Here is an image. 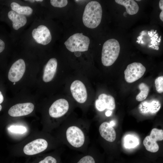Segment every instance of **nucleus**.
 I'll list each match as a JSON object with an SVG mask.
<instances>
[{
    "instance_id": "nucleus-3",
    "label": "nucleus",
    "mask_w": 163,
    "mask_h": 163,
    "mask_svg": "<svg viewBox=\"0 0 163 163\" xmlns=\"http://www.w3.org/2000/svg\"><path fill=\"white\" fill-rule=\"evenodd\" d=\"M120 50L118 41L114 39H110L104 43L102 51L101 60L106 66L112 65L117 59Z\"/></svg>"
},
{
    "instance_id": "nucleus-37",
    "label": "nucleus",
    "mask_w": 163,
    "mask_h": 163,
    "mask_svg": "<svg viewBox=\"0 0 163 163\" xmlns=\"http://www.w3.org/2000/svg\"><path fill=\"white\" fill-rule=\"evenodd\" d=\"M156 30L155 31V32H154V33L155 34L156 33Z\"/></svg>"
},
{
    "instance_id": "nucleus-7",
    "label": "nucleus",
    "mask_w": 163,
    "mask_h": 163,
    "mask_svg": "<svg viewBox=\"0 0 163 163\" xmlns=\"http://www.w3.org/2000/svg\"><path fill=\"white\" fill-rule=\"evenodd\" d=\"M69 105L67 100L60 99L54 102L50 107L49 113L52 117L58 118L64 115L68 112Z\"/></svg>"
},
{
    "instance_id": "nucleus-10",
    "label": "nucleus",
    "mask_w": 163,
    "mask_h": 163,
    "mask_svg": "<svg viewBox=\"0 0 163 163\" xmlns=\"http://www.w3.org/2000/svg\"><path fill=\"white\" fill-rule=\"evenodd\" d=\"M48 145V142L46 140L39 139L25 145L23 151L27 155H33L44 151L47 148Z\"/></svg>"
},
{
    "instance_id": "nucleus-41",
    "label": "nucleus",
    "mask_w": 163,
    "mask_h": 163,
    "mask_svg": "<svg viewBox=\"0 0 163 163\" xmlns=\"http://www.w3.org/2000/svg\"><path fill=\"white\" fill-rule=\"evenodd\" d=\"M141 43H143V41H142V42H141Z\"/></svg>"
},
{
    "instance_id": "nucleus-29",
    "label": "nucleus",
    "mask_w": 163,
    "mask_h": 163,
    "mask_svg": "<svg viewBox=\"0 0 163 163\" xmlns=\"http://www.w3.org/2000/svg\"><path fill=\"white\" fill-rule=\"evenodd\" d=\"M112 113V111L110 110H108L106 111L105 114L106 116L109 117L110 116Z\"/></svg>"
},
{
    "instance_id": "nucleus-19",
    "label": "nucleus",
    "mask_w": 163,
    "mask_h": 163,
    "mask_svg": "<svg viewBox=\"0 0 163 163\" xmlns=\"http://www.w3.org/2000/svg\"><path fill=\"white\" fill-rule=\"evenodd\" d=\"M72 163H101L99 159L89 152L79 156Z\"/></svg>"
},
{
    "instance_id": "nucleus-18",
    "label": "nucleus",
    "mask_w": 163,
    "mask_h": 163,
    "mask_svg": "<svg viewBox=\"0 0 163 163\" xmlns=\"http://www.w3.org/2000/svg\"><path fill=\"white\" fill-rule=\"evenodd\" d=\"M118 4L124 6L127 13L130 15L136 14L139 11V7L138 4L133 0H115Z\"/></svg>"
},
{
    "instance_id": "nucleus-20",
    "label": "nucleus",
    "mask_w": 163,
    "mask_h": 163,
    "mask_svg": "<svg viewBox=\"0 0 163 163\" xmlns=\"http://www.w3.org/2000/svg\"><path fill=\"white\" fill-rule=\"evenodd\" d=\"M11 7L12 11L21 15H30L33 12V9L30 7L21 6L15 2L11 3Z\"/></svg>"
},
{
    "instance_id": "nucleus-13",
    "label": "nucleus",
    "mask_w": 163,
    "mask_h": 163,
    "mask_svg": "<svg viewBox=\"0 0 163 163\" xmlns=\"http://www.w3.org/2000/svg\"><path fill=\"white\" fill-rule=\"evenodd\" d=\"M96 109L100 111L104 110L106 109L113 110L115 107V103L114 97L110 95L102 94L99 95L98 99L95 101Z\"/></svg>"
},
{
    "instance_id": "nucleus-22",
    "label": "nucleus",
    "mask_w": 163,
    "mask_h": 163,
    "mask_svg": "<svg viewBox=\"0 0 163 163\" xmlns=\"http://www.w3.org/2000/svg\"><path fill=\"white\" fill-rule=\"evenodd\" d=\"M139 144V139L135 136L132 135H127L125 137L124 145L127 148H131L137 146Z\"/></svg>"
},
{
    "instance_id": "nucleus-1",
    "label": "nucleus",
    "mask_w": 163,
    "mask_h": 163,
    "mask_svg": "<svg viewBox=\"0 0 163 163\" xmlns=\"http://www.w3.org/2000/svg\"><path fill=\"white\" fill-rule=\"evenodd\" d=\"M64 131L65 142L74 149H81L86 145L87 135L85 129L80 125H69Z\"/></svg>"
},
{
    "instance_id": "nucleus-23",
    "label": "nucleus",
    "mask_w": 163,
    "mask_h": 163,
    "mask_svg": "<svg viewBox=\"0 0 163 163\" xmlns=\"http://www.w3.org/2000/svg\"><path fill=\"white\" fill-rule=\"evenodd\" d=\"M57 157L48 155L39 161L38 163H59V158Z\"/></svg>"
},
{
    "instance_id": "nucleus-39",
    "label": "nucleus",
    "mask_w": 163,
    "mask_h": 163,
    "mask_svg": "<svg viewBox=\"0 0 163 163\" xmlns=\"http://www.w3.org/2000/svg\"><path fill=\"white\" fill-rule=\"evenodd\" d=\"M140 40H139V41H138V43H140Z\"/></svg>"
},
{
    "instance_id": "nucleus-28",
    "label": "nucleus",
    "mask_w": 163,
    "mask_h": 163,
    "mask_svg": "<svg viewBox=\"0 0 163 163\" xmlns=\"http://www.w3.org/2000/svg\"><path fill=\"white\" fill-rule=\"evenodd\" d=\"M159 7L161 11L163 10V0H160L159 3Z\"/></svg>"
},
{
    "instance_id": "nucleus-11",
    "label": "nucleus",
    "mask_w": 163,
    "mask_h": 163,
    "mask_svg": "<svg viewBox=\"0 0 163 163\" xmlns=\"http://www.w3.org/2000/svg\"><path fill=\"white\" fill-rule=\"evenodd\" d=\"M70 91L75 99L80 103H83L87 100V90L84 84L81 81L76 80L71 84Z\"/></svg>"
},
{
    "instance_id": "nucleus-30",
    "label": "nucleus",
    "mask_w": 163,
    "mask_h": 163,
    "mask_svg": "<svg viewBox=\"0 0 163 163\" xmlns=\"http://www.w3.org/2000/svg\"><path fill=\"white\" fill-rule=\"evenodd\" d=\"M4 101V97L1 92L0 91V104H1Z\"/></svg>"
},
{
    "instance_id": "nucleus-26",
    "label": "nucleus",
    "mask_w": 163,
    "mask_h": 163,
    "mask_svg": "<svg viewBox=\"0 0 163 163\" xmlns=\"http://www.w3.org/2000/svg\"><path fill=\"white\" fill-rule=\"evenodd\" d=\"M50 2L51 5L53 7L62 8L67 5L68 1L66 0H51Z\"/></svg>"
},
{
    "instance_id": "nucleus-38",
    "label": "nucleus",
    "mask_w": 163,
    "mask_h": 163,
    "mask_svg": "<svg viewBox=\"0 0 163 163\" xmlns=\"http://www.w3.org/2000/svg\"><path fill=\"white\" fill-rule=\"evenodd\" d=\"M141 0H136V1H140Z\"/></svg>"
},
{
    "instance_id": "nucleus-12",
    "label": "nucleus",
    "mask_w": 163,
    "mask_h": 163,
    "mask_svg": "<svg viewBox=\"0 0 163 163\" xmlns=\"http://www.w3.org/2000/svg\"><path fill=\"white\" fill-rule=\"evenodd\" d=\"M31 103L17 104L11 107L8 111V114L13 117H18L27 115L31 113L34 108Z\"/></svg>"
},
{
    "instance_id": "nucleus-17",
    "label": "nucleus",
    "mask_w": 163,
    "mask_h": 163,
    "mask_svg": "<svg viewBox=\"0 0 163 163\" xmlns=\"http://www.w3.org/2000/svg\"><path fill=\"white\" fill-rule=\"evenodd\" d=\"M8 15L9 18L12 21V27L15 30H18L27 23V19L25 15L19 14L13 11H10Z\"/></svg>"
},
{
    "instance_id": "nucleus-31",
    "label": "nucleus",
    "mask_w": 163,
    "mask_h": 163,
    "mask_svg": "<svg viewBox=\"0 0 163 163\" xmlns=\"http://www.w3.org/2000/svg\"><path fill=\"white\" fill-rule=\"evenodd\" d=\"M159 17L161 20L162 21H163V11H161L159 15Z\"/></svg>"
},
{
    "instance_id": "nucleus-33",
    "label": "nucleus",
    "mask_w": 163,
    "mask_h": 163,
    "mask_svg": "<svg viewBox=\"0 0 163 163\" xmlns=\"http://www.w3.org/2000/svg\"><path fill=\"white\" fill-rule=\"evenodd\" d=\"M142 38V36H139L138 38H137V39L139 40H141V39Z\"/></svg>"
},
{
    "instance_id": "nucleus-32",
    "label": "nucleus",
    "mask_w": 163,
    "mask_h": 163,
    "mask_svg": "<svg viewBox=\"0 0 163 163\" xmlns=\"http://www.w3.org/2000/svg\"><path fill=\"white\" fill-rule=\"evenodd\" d=\"M109 123L110 125L112 127L114 126L115 124V122L113 120L111 121Z\"/></svg>"
},
{
    "instance_id": "nucleus-40",
    "label": "nucleus",
    "mask_w": 163,
    "mask_h": 163,
    "mask_svg": "<svg viewBox=\"0 0 163 163\" xmlns=\"http://www.w3.org/2000/svg\"><path fill=\"white\" fill-rule=\"evenodd\" d=\"M157 34H155V35H154V36H157Z\"/></svg>"
},
{
    "instance_id": "nucleus-6",
    "label": "nucleus",
    "mask_w": 163,
    "mask_h": 163,
    "mask_svg": "<svg viewBox=\"0 0 163 163\" xmlns=\"http://www.w3.org/2000/svg\"><path fill=\"white\" fill-rule=\"evenodd\" d=\"M163 139V130L155 128L152 130L150 135L145 138L143 144L147 151L155 153L158 152L159 149L157 141Z\"/></svg>"
},
{
    "instance_id": "nucleus-35",
    "label": "nucleus",
    "mask_w": 163,
    "mask_h": 163,
    "mask_svg": "<svg viewBox=\"0 0 163 163\" xmlns=\"http://www.w3.org/2000/svg\"><path fill=\"white\" fill-rule=\"evenodd\" d=\"M35 1L37 2H41L43 1V0H35Z\"/></svg>"
},
{
    "instance_id": "nucleus-15",
    "label": "nucleus",
    "mask_w": 163,
    "mask_h": 163,
    "mask_svg": "<svg viewBox=\"0 0 163 163\" xmlns=\"http://www.w3.org/2000/svg\"><path fill=\"white\" fill-rule=\"evenodd\" d=\"M57 66V61L55 58L50 59L45 67L43 76V81L45 82L51 81L56 73Z\"/></svg>"
},
{
    "instance_id": "nucleus-14",
    "label": "nucleus",
    "mask_w": 163,
    "mask_h": 163,
    "mask_svg": "<svg viewBox=\"0 0 163 163\" xmlns=\"http://www.w3.org/2000/svg\"><path fill=\"white\" fill-rule=\"evenodd\" d=\"M161 104L160 102L156 100L151 101H144L139 105V109L140 113L143 114H154L160 109Z\"/></svg>"
},
{
    "instance_id": "nucleus-24",
    "label": "nucleus",
    "mask_w": 163,
    "mask_h": 163,
    "mask_svg": "<svg viewBox=\"0 0 163 163\" xmlns=\"http://www.w3.org/2000/svg\"><path fill=\"white\" fill-rule=\"evenodd\" d=\"M155 86L157 91L159 93L163 92V76L157 77L155 81Z\"/></svg>"
},
{
    "instance_id": "nucleus-2",
    "label": "nucleus",
    "mask_w": 163,
    "mask_h": 163,
    "mask_svg": "<svg viewBox=\"0 0 163 163\" xmlns=\"http://www.w3.org/2000/svg\"><path fill=\"white\" fill-rule=\"evenodd\" d=\"M102 10L100 4L96 1H91L86 5L82 17L84 25L90 28L97 27L100 24Z\"/></svg>"
},
{
    "instance_id": "nucleus-5",
    "label": "nucleus",
    "mask_w": 163,
    "mask_h": 163,
    "mask_svg": "<svg viewBox=\"0 0 163 163\" xmlns=\"http://www.w3.org/2000/svg\"><path fill=\"white\" fill-rule=\"evenodd\" d=\"M146 71L141 63L134 62L128 65L124 71V77L128 83L134 82L142 77Z\"/></svg>"
},
{
    "instance_id": "nucleus-42",
    "label": "nucleus",
    "mask_w": 163,
    "mask_h": 163,
    "mask_svg": "<svg viewBox=\"0 0 163 163\" xmlns=\"http://www.w3.org/2000/svg\"><path fill=\"white\" fill-rule=\"evenodd\" d=\"M138 40H137V41H136V42H138Z\"/></svg>"
},
{
    "instance_id": "nucleus-21",
    "label": "nucleus",
    "mask_w": 163,
    "mask_h": 163,
    "mask_svg": "<svg viewBox=\"0 0 163 163\" xmlns=\"http://www.w3.org/2000/svg\"><path fill=\"white\" fill-rule=\"evenodd\" d=\"M138 87L140 92L137 95L136 100L138 101H142L148 96L149 91V88L146 84L144 83H140Z\"/></svg>"
},
{
    "instance_id": "nucleus-16",
    "label": "nucleus",
    "mask_w": 163,
    "mask_h": 163,
    "mask_svg": "<svg viewBox=\"0 0 163 163\" xmlns=\"http://www.w3.org/2000/svg\"><path fill=\"white\" fill-rule=\"evenodd\" d=\"M99 130L101 136L107 141L112 142L115 140V131L109 123L105 122L102 123L99 126Z\"/></svg>"
},
{
    "instance_id": "nucleus-36",
    "label": "nucleus",
    "mask_w": 163,
    "mask_h": 163,
    "mask_svg": "<svg viewBox=\"0 0 163 163\" xmlns=\"http://www.w3.org/2000/svg\"><path fill=\"white\" fill-rule=\"evenodd\" d=\"M2 109V106L0 104V111Z\"/></svg>"
},
{
    "instance_id": "nucleus-4",
    "label": "nucleus",
    "mask_w": 163,
    "mask_h": 163,
    "mask_svg": "<svg viewBox=\"0 0 163 163\" xmlns=\"http://www.w3.org/2000/svg\"><path fill=\"white\" fill-rule=\"evenodd\" d=\"M89 43L88 37L83 35L82 33H77L69 37L64 44L68 50L73 52L87 51Z\"/></svg>"
},
{
    "instance_id": "nucleus-25",
    "label": "nucleus",
    "mask_w": 163,
    "mask_h": 163,
    "mask_svg": "<svg viewBox=\"0 0 163 163\" xmlns=\"http://www.w3.org/2000/svg\"><path fill=\"white\" fill-rule=\"evenodd\" d=\"M8 129L11 132L15 133L23 134L27 131L25 127L20 126L12 125Z\"/></svg>"
},
{
    "instance_id": "nucleus-27",
    "label": "nucleus",
    "mask_w": 163,
    "mask_h": 163,
    "mask_svg": "<svg viewBox=\"0 0 163 163\" xmlns=\"http://www.w3.org/2000/svg\"><path fill=\"white\" fill-rule=\"evenodd\" d=\"M5 47V44L4 42L0 39V53L4 50Z\"/></svg>"
},
{
    "instance_id": "nucleus-9",
    "label": "nucleus",
    "mask_w": 163,
    "mask_h": 163,
    "mask_svg": "<svg viewBox=\"0 0 163 163\" xmlns=\"http://www.w3.org/2000/svg\"><path fill=\"white\" fill-rule=\"evenodd\" d=\"M32 36L38 43L46 45L51 40L52 36L48 28L45 26L41 25L34 29L32 33Z\"/></svg>"
},
{
    "instance_id": "nucleus-8",
    "label": "nucleus",
    "mask_w": 163,
    "mask_h": 163,
    "mask_svg": "<svg viewBox=\"0 0 163 163\" xmlns=\"http://www.w3.org/2000/svg\"><path fill=\"white\" fill-rule=\"evenodd\" d=\"M24 60L19 59L11 66L8 73V79L10 81L15 82L19 81L23 77L25 70Z\"/></svg>"
},
{
    "instance_id": "nucleus-34",
    "label": "nucleus",
    "mask_w": 163,
    "mask_h": 163,
    "mask_svg": "<svg viewBox=\"0 0 163 163\" xmlns=\"http://www.w3.org/2000/svg\"><path fill=\"white\" fill-rule=\"evenodd\" d=\"M26 1H30L31 2H35V0H25Z\"/></svg>"
}]
</instances>
